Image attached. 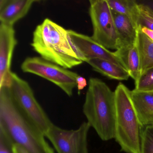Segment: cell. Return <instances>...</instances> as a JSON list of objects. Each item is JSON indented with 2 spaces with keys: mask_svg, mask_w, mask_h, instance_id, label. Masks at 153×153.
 Here are the masks:
<instances>
[{
  "mask_svg": "<svg viewBox=\"0 0 153 153\" xmlns=\"http://www.w3.org/2000/svg\"><path fill=\"white\" fill-rule=\"evenodd\" d=\"M116 116L114 139L122 151L140 153L142 124L131 96V91L120 83L114 90Z\"/></svg>",
  "mask_w": 153,
  "mask_h": 153,
  "instance_id": "obj_4",
  "label": "cell"
},
{
  "mask_svg": "<svg viewBox=\"0 0 153 153\" xmlns=\"http://www.w3.org/2000/svg\"><path fill=\"white\" fill-rule=\"evenodd\" d=\"M22 71L42 77L56 85L69 97L72 96L77 87L79 75L41 57H28L21 64Z\"/></svg>",
  "mask_w": 153,
  "mask_h": 153,
  "instance_id": "obj_6",
  "label": "cell"
},
{
  "mask_svg": "<svg viewBox=\"0 0 153 153\" xmlns=\"http://www.w3.org/2000/svg\"><path fill=\"white\" fill-rule=\"evenodd\" d=\"M134 89L142 92H153V68L141 75L135 83Z\"/></svg>",
  "mask_w": 153,
  "mask_h": 153,
  "instance_id": "obj_20",
  "label": "cell"
},
{
  "mask_svg": "<svg viewBox=\"0 0 153 153\" xmlns=\"http://www.w3.org/2000/svg\"><path fill=\"white\" fill-rule=\"evenodd\" d=\"M68 33L71 42L84 62L89 59H101L123 67L114 52L111 51L97 43L91 36L72 30H68Z\"/></svg>",
  "mask_w": 153,
  "mask_h": 153,
  "instance_id": "obj_9",
  "label": "cell"
},
{
  "mask_svg": "<svg viewBox=\"0 0 153 153\" xmlns=\"http://www.w3.org/2000/svg\"><path fill=\"white\" fill-rule=\"evenodd\" d=\"M35 0H1L0 22L14 26V24L25 16Z\"/></svg>",
  "mask_w": 153,
  "mask_h": 153,
  "instance_id": "obj_11",
  "label": "cell"
},
{
  "mask_svg": "<svg viewBox=\"0 0 153 153\" xmlns=\"http://www.w3.org/2000/svg\"><path fill=\"white\" fill-rule=\"evenodd\" d=\"M87 122L102 140L115 137V94L103 81L91 78L83 106Z\"/></svg>",
  "mask_w": 153,
  "mask_h": 153,
  "instance_id": "obj_3",
  "label": "cell"
},
{
  "mask_svg": "<svg viewBox=\"0 0 153 153\" xmlns=\"http://www.w3.org/2000/svg\"><path fill=\"white\" fill-rule=\"evenodd\" d=\"M14 153H30L22 147L15 144L14 146Z\"/></svg>",
  "mask_w": 153,
  "mask_h": 153,
  "instance_id": "obj_24",
  "label": "cell"
},
{
  "mask_svg": "<svg viewBox=\"0 0 153 153\" xmlns=\"http://www.w3.org/2000/svg\"><path fill=\"white\" fill-rule=\"evenodd\" d=\"M131 96L134 108L142 126L153 123V92L133 89Z\"/></svg>",
  "mask_w": 153,
  "mask_h": 153,
  "instance_id": "obj_12",
  "label": "cell"
},
{
  "mask_svg": "<svg viewBox=\"0 0 153 153\" xmlns=\"http://www.w3.org/2000/svg\"><path fill=\"white\" fill-rule=\"evenodd\" d=\"M89 4V16L93 28L91 37L108 50H118V35L107 0H90Z\"/></svg>",
  "mask_w": 153,
  "mask_h": 153,
  "instance_id": "obj_7",
  "label": "cell"
},
{
  "mask_svg": "<svg viewBox=\"0 0 153 153\" xmlns=\"http://www.w3.org/2000/svg\"><path fill=\"white\" fill-rule=\"evenodd\" d=\"M140 153H153V123L142 128Z\"/></svg>",
  "mask_w": 153,
  "mask_h": 153,
  "instance_id": "obj_18",
  "label": "cell"
},
{
  "mask_svg": "<svg viewBox=\"0 0 153 153\" xmlns=\"http://www.w3.org/2000/svg\"><path fill=\"white\" fill-rule=\"evenodd\" d=\"M14 145L10 137L0 128V153H14Z\"/></svg>",
  "mask_w": 153,
  "mask_h": 153,
  "instance_id": "obj_21",
  "label": "cell"
},
{
  "mask_svg": "<svg viewBox=\"0 0 153 153\" xmlns=\"http://www.w3.org/2000/svg\"><path fill=\"white\" fill-rule=\"evenodd\" d=\"M91 126L83 123L76 130H66L53 124L45 136L58 153H88V135Z\"/></svg>",
  "mask_w": 153,
  "mask_h": 153,
  "instance_id": "obj_8",
  "label": "cell"
},
{
  "mask_svg": "<svg viewBox=\"0 0 153 153\" xmlns=\"http://www.w3.org/2000/svg\"><path fill=\"white\" fill-rule=\"evenodd\" d=\"M17 44L14 26L0 24V88L10 86L11 61Z\"/></svg>",
  "mask_w": 153,
  "mask_h": 153,
  "instance_id": "obj_10",
  "label": "cell"
},
{
  "mask_svg": "<svg viewBox=\"0 0 153 153\" xmlns=\"http://www.w3.org/2000/svg\"><path fill=\"white\" fill-rule=\"evenodd\" d=\"M140 27L141 31L145 33L146 35L148 37H149L151 40L153 41V31L151 29H149L147 27H145L141 26L139 25Z\"/></svg>",
  "mask_w": 153,
  "mask_h": 153,
  "instance_id": "obj_23",
  "label": "cell"
},
{
  "mask_svg": "<svg viewBox=\"0 0 153 153\" xmlns=\"http://www.w3.org/2000/svg\"><path fill=\"white\" fill-rule=\"evenodd\" d=\"M0 128L30 153H54L44 133L23 113L8 86L0 88Z\"/></svg>",
  "mask_w": 153,
  "mask_h": 153,
  "instance_id": "obj_1",
  "label": "cell"
},
{
  "mask_svg": "<svg viewBox=\"0 0 153 153\" xmlns=\"http://www.w3.org/2000/svg\"><path fill=\"white\" fill-rule=\"evenodd\" d=\"M86 62L93 68L95 71L103 76L115 80H127L130 75L126 69L109 61L98 59H89Z\"/></svg>",
  "mask_w": 153,
  "mask_h": 153,
  "instance_id": "obj_15",
  "label": "cell"
},
{
  "mask_svg": "<svg viewBox=\"0 0 153 153\" xmlns=\"http://www.w3.org/2000/svg\"><path fill=\"white\" fill-rule=\"evenodd\" d=\"M9 87L20 110L45 135L53 123L37 102L28 82L11 72Z\"/></svg>",
  "mask_w": 153,
  "mask_h": 153,
  "instance_id": "obj_5",
  "label": "cell"
},
{
  "mask_svg": "<svg viewBox=\"0 0 153 153\" xmlns=\"http://www.w3.org/2000/svg\"><path fill=\"white\" fill-rule=\"evenodd\" d=\"M146 5H147L153 10V1H149V4H146Z\"/></svg>",
  "mask_w": 153,
  "mask_h": 153,
  "instance_id": "obj_25",
  "label": "cell"
},
{
  "mask_svg": "<svg viewBox=\"0 0 153 153\" xmlns=\"http://www.w3.org/2000/svg\"><path fill=\"white\" fill-rule=\"evenodd\" d=\"M112 13L119 40V48L136 44L137 28L132 21L124 15L113 10Z\"/></svg>",
  "mask_w": 153,
  "mask_h": 153,
  "instance_id": "obj_14",
  "label": "cell"
},
{
  "mask_svg": "<svg viewBox=\"0 0 153 153\" xmlns=\"http://www.w3.org/2000/svg\"><path fill=\"white\" fill-rule=\"evenodd\" d=\"M130 77L137 82L141 76L140 57L136 44L120 47L114 51Z\"/></svg>",
  "mask_w": 153,
  "mask_h": 153,
  "instance_id": "obj_13",
  "label": "cell"
},
{
  "mask_svg": "<svg viewBox=\"0 0 153 153\" xmlns=\"http://www.w3.org/2000/svg\"><path fill=\"white\" fill-rule=\"evenodd\" d=\"M111 10L128 17L138 27V3L133 0H107Z\"/></svg>",
  "mask_w": 153,
  "mask_h": 153,
  "instance_id": "obj_17",
  "label": "cell"
},
{
  "mask_svg": "<svg viewBox=\"0 0 153 153\" xmlns=\"http://www.w3.org/2000/svg\"><path fill=\"white\" fill-rule=\"evenodd\" d=\"M31 45L41 58L66 69L84 62L71 42L68 30L49 19L36 27Z\"/></svg>",
  "mask_w": 153,
  "mask_h": 153,
  "instance_id": "obj_2",
  "label": "cell"
},
{
  "mask_svg": "<svg viewBox=\"0 0 153 153\" xmlns=\"http://www.w3.org/2000/svg\"><path fill=\"white\" fill-rule=\"evenodd\" d=\"M138 26L145 27L153 31V10L145 4H138Z\"/></svg>",
  "mask_w": 153,
  "mask_h": 153,
  "instance_id": "obj_19",
  "label": "cell"
},
{
  "mask_svg": "<svg viewBox=\"0 0 153 153\" xmlns=\"http://www.w3.org/2000/svg\"><path fill=\"white\" fill-rule=\"evenodd\" d=\"M137 33L136 45L140 57L141 76L153 68V41L141 31L139 26Z\"/></svg>",
  "mask_w": 153,
  "mask_h": 153,
  "instance_id": "obj_16",
  "label": "cell"
},
{
  "mask_svg": "<svg viewBox=\"0 0 153 153\" xmlns=\"http://www.w3.org/2000/svg\"><path fill=\"white\" fill-rule=\"evenodd\" d=\"M87 83L85 79L79 75L77 79V88L78 91V94H79L80 91L83 90L86 86Z\"/></svg>",
  "mask_w": 153,
  "mask_h": 153,
  "instance_id": "obj_22",
  "label": "cell"
}]
</instances>
